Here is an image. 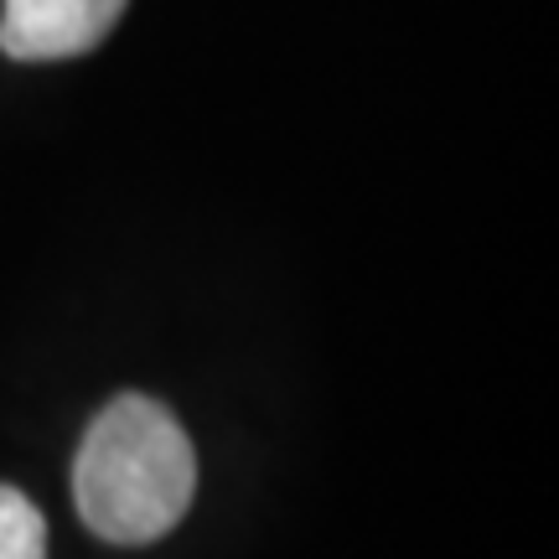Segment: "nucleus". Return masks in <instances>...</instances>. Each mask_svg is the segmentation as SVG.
Wrapping results in <instances>:
<instances>
[{"label":"nucleus","mask_w":559,"mask_h":559,"mask_svg":"<svg viewBox=\"0 0 559 559\" xmlns=\"http://www.w3.org/2000/svg\"><path fill=\"white\" fill-rule=\"evenodd\" d=\"M198 492V456L181 419L151 394H120L94 415L73 461L79 519L104 544L166 539Z\"/></svg>","instance_id":"obj_1"},{"label":"nucleus","mask_w":559,"mask_h":559,"mask_svg":"<svg viewBox=\"0 0 559 559\" xmlns=\"http://www.w3.org/2000/svg\"><path fill=\"white\" fill-rule=\"evenodd\" d=\"M130 0H0V52L16 62H62L94 52Z\"/></svg>","instance_id":"obj_2"},{"label":"nucleus","mask_w":559,"mask_h":559,"mask_svg":"<svg viewBox=\"0 0 559 559\" xmlns=\"http://www.w3.org/2000/svg\"><path fill=\"white\" fill-rule=\"evenodd\" d=\"M0 559H47V523L26 492L0 481Z\"/></svg>","instance_id":"obj_3"}]
</instances>
